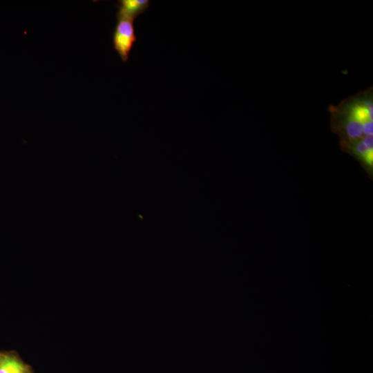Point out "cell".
<instances>
[{
	"label": "cell",
	"instance_id": "2",
	"mask_svg": "<svg viewBox=\"0 0 373 373\" xmlns=\"http://www.w3.org/2000/svg\"><path fill=\"white\" fill-rule=\"evenodd\" d=\"M133 21L126 19H117L112 34L113 49L124 63L128 61L133 47L137 41Z\"/></svg>",
	"mask_w": 373,
	"mask_h": 373
},
{
	"label": "cell",
	"instance_id": "1",
	"mask_svg": "<svg viewBox=\"0 0 373 373\" xmlns=\"http://www.w3.org/2000/svg\"><path fill=\"white\" fill-rule=\"evenodd\" d=\"M329 111L333 125L347 137L350 146L363 142L373 133L372 86L330 105Z\"/></svg>",
	"mask_w": 373,
	"mask_h": 373
},
{
	"label": "cell",
	"instance_id": "3",
	"mask_svg": "<svg viewBox=\"0 0 373 373\" xmlns=\"http://www.w3.org/2000/svg\"><path fill=\"white\" fill-rule=\"evenodd\" d=\"M150 4L149 0H119L116 4V18L134 21L149 8Z\"/></svg>",
	"mask_w": 373,
	"mask_h": 373
},
{
	"label": "cell",
	"instance_id": "4",
	"mask_svg": "<svg viewBox=\"0 0 373 373\" xmlns=\"http://www.w3.org/2000/svg\"><path fill=\"white\" fill-rule=\"evenodd\" d=\"M23 370L21 365L13 358H2L0 360V373H14Z\"/></svg>",
	"mask_w": 373,
	"mask_h": 373
},
{
	"label": "cell",
	"instance_id": "5",
	"mask_svg": "<svg viewBox=\"0 0 373 373\" xmlns=\"http://www.w3.org/2000/svg\"><path fill=\"white\" fill-rule=\"evenodd\" d=\"M23 370H19L17 372H15L14 373H23Z\"/></svg>",
	"mask_w": 373,
	"mask_h": 373
}]
</instances>
